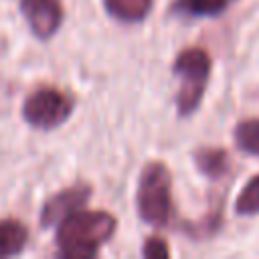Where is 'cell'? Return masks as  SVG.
<instances>
[{
	"instance_id": "6da1fadb",
	"label": "cell",
	"mask_w": 259,
	"mask_h": 259,
	"mask_svg": "<svg viewBox=\"0 0 259 259\" xmlns=\"http://www.w3.org/2000/svg\"><path fill=\"white\" fill-rule=\"evenodd\" d=\"M117 221L105 210H75L57 227L59 255L67 259H91L115 233Z\"/></svg>"
},
{
	"instance_id": "7a4b0ae2",
	"label": "cell",
	"mask_w": 259,
	"mask_h": 259,
	"mask_svg": "<svg viewBox=\"0 0 259 259\" xmlns=\"http://www.w3.org/2000/svg\"><path fill=\"white\" fill-rule=\"evenodd\" d=\"M136 204L140 219L152 227H164L172 212V176L164 162L152 160L142 168Z\"/></svg>"
},
{
	"instance_id": "3957f363",
	"label": "cell",
	"mask_w": 259,
	"mask_h": 259,
	"mask_svg": "<svg viewBox=\"0 0 259 259\" xmlns=\"http://www.w3.org/2000/svg\"><path fill=\"white\" fill-rule=\"evenodd\" d=\"M172 71L180 79V87L176 93V109L182 117H186L194 113L202 101L210 77V57L204 49H184L176 57Z\"/></svg>"
},
{
	"instance_id": "277c9868",
	"label": "cell",
	"mask_w": 259,
	"mask_h": 259,
	"mask_svg": "<svg viewBox=\"0 0 259 259\" xmlns=\"http://www.w3.org/2000/svg\"><path fill=\"white\" fill-rule=\"evenodd\" d=\"M75 109V99L57 87H38L22 103V117L36 130L63 125Z\"/></svg>"
},
{
	"instance_id": "5b68a950",
	"label": "cell",
	"mask_w": 259,
	"mask_h": 259,
	"mask_svg": "<svg viewBox=\"0 0 259 259\" xmlns=\"http://www.w3.org/2000/svg\"><path fill=\"white\" fill-rule=\"evenodd\" d=\"M20 12L32 34L40 40L51 38L63 22V6L59 0H20Z\"/></svg>"
},
{
	"instance_id": "8992f818",
	"label": "cell",
	"mask_w": 259,
	"mask_h": 259,
	"mask_svg": "<svg viewBox=\"0 0 259 259\" xmlns=\"http://www.w3.org/2000/svg\"><path fill=\"white\" fill-rule=\"evenodd\" d=\"M89 196H91V186L85 182L57 192L53 198H49L45 202V206L40 210V227L49 229V227L59 225L65 217L79 210L89 200Z\"/></svg>"
},
{
	"instance_id": "52a82bcc",
	"label": "cell",
	"mask_w": 259,
	"mask_h": 259,
	"mask_svg": "<svg viewBox=\"0 0 259 259\" xmlns=\"http://www.w3.org/2000/svg\"><path fill=\"white\" fill-rule=\"evenodd\" d=\"M28 241V231L20 221L4 219L0 221V257L18 255Z\"/></svg>"
},
{
	"instance_id": "ba28073f",
	"label": "cell",
	"mask_w": 259,
	"mask_h": 259,
	"mask_svg": "<svg viewBox=\"0 0 259 259\" xmlns=\"http://www.w3.org/2000/svg\"><path fill=\"white\" fill-rule=\"evenodd\" d=\"M154 0H103V6L109 16L121 22H142L150 10Z\"/></svg>"
},
{
	"instance_id": "9c48e42d",
	"label": "cell",
	"mask_w": 259,
	"mask_h": 259,
	"mask_svg": "<svg viewBox=\"0 0 259 259\" xmlns=\"http://www.w3.org/2000/svg\"><path fill=\"white\" fill-rule=\"evenodd\" d=\"M196 168L208 178H221L229 168V156L221 148H198L194 152Z\"/></svg>"
},
{
	"instance_id": "30bf717a",
	"label": "cell",
	"mask_w": 259,
	"mask_h": 259,
	"mask_svg": "<svg viewBox=\"0 0 259 259\" xmlns=\"http://www.w3.org/2000/svg\"><path fill=\"white\" fill-rule=\"evenodd\" d=\"M233 0H176L172 10L184 16H217Z\"/></svg>"
},
{
	"instance_id": "8fae6325",
	"label": "cell",
	"mask_w": 259,
	"mask_h": 259,
	"mask_svg": "<svg viewBox=\"0 0 259 259\" xmlns=\"http://www.w3.org/2000/svg\"><path fill=\"white\" fill-rule=\"evenodd\" d=\"M235 142H237V148L247 152V154H253V156H259V119H247V121H241L235 132Z\"/></svg>"
},
{
	"instance_id": "7c38bea8",
	"label": "cell",
	"mask_w": 259,
	"mask_h": 259,
	"mask_svg": "<svg viewBox=\"0 0 259 259\" xmlns=\"http://www.w3.org/2000/svg\"><path fill=\"white\" fill-rule=\"evenodd\" d=\"M235 210L239 214H259V174L243 186L235 200Z\"/></svg>"
},
{
	"instance_id": "4fadbf2b",
	"label": "cell",
	"mask_w": 259,
	"mask_h": 259,
	"mask_svg": "<svg viewBox=\"0 0 259 259\" xmlns=\"http://www.w3.org/2000/svg\"><path fill=\"white\" fill-rule=\"evenodd\" d=\"M142 255L148 259H166L170 257V249L162 237H150L142 247Z\"/></svg>"
}]
</instances>
